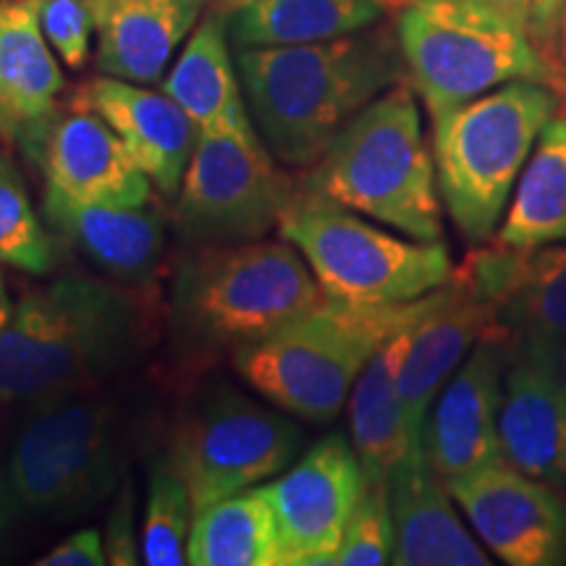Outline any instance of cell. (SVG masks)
Returning a JSON list of instances; mask_svg holds the SVG:
<instances>
[{"mask_svg": "<svg viewBox=\"0 0 566 566\" xmlns=\"http://www.w3.org/2000/svg\"><path fill=\"white\" fill-rule=\"evenodd\" d=\"M480 541L509 566L566 564V501L509 462L443 480Z\"/></svg>", "mask_w": 566, "mask_h": 566, "instance_id": "12", "label": "cell"}, {"mask_svg": "<svg viewBox=\"0 0 566 566\" xmlns=\"http://www.w3.org/2000/svg\"><path fill=\"white\" fill-rule=\"evenodd\" d=\"M132 334L134 307L116 286L61 275L32 289L0 331V401L84 391L118 363Z\"/></svg>", "mask_w": 566, "mask_h": 566, "instance_id": "4", "label": "cell"}, {"mask_svg": "<svg viewBox=\"0 0 566 566\" xmlns=\"http://www.w3.org/2000/svg\"><path fill=\"white\" fill-rule=\"evenodd\" d=\"M296 424L237 391H218L184 417L171 467L187 485L195 514L265 480L279 478L300 451Z\"/></svg>", "mask_w": 566, "mask_h": 566, "instance_id": "10", "label": "cell"}, {"mask_svg": "<svg viewBox=\"0 0 566 566\" xmlns=\"http://www.w3.org/2000/svg\"><path fill=\"white\" fill-rule=\"evenodd\" d=\"M279 231L307 260L323 294L344 304L415 302L454 275L443 242L394 237L359 212L300 187Z\"/></svg>", "mask_w": 566, "mask_h": 566, "instance_id": "7", "label": "cell"}, {"mask_svg": "<svg viewBox=\"0 0 566 566\" xmlns=\"http://www.w3.org/2000/svg\"><path fill=\"white\" fill-rule=\"evenodd\" d=\"M192 566H283L279 525L263 485L195 514L187 541Z\"/></svg>", "mask_w": 566, "mask_h": 566, "instance_id": "26", "label": "cell"}, {"mask_svg": "<svg viewBox=\"0 0 566 566\" xmlns=\"http://www.w3.org/2000/svg\"><path fill=\"white\" fill-rule=\"evenodd\" d=\"M45 187L80 202L139 208L153 202V181L124 139L95 111L71 103L55 111L34 160Z\"/></svg>", "mask_w": 566, "mask_h": 566, "instance_id": "16", "label": "cell"}, {"mask_svg": "<svg viewBox=\"0 0 566 566\" xmlns=\"http://www.w3.org/2000/svg\"><path fill=\"white\" fill-rule=\"evenodd\" d=\"M506 334H488L446 380L422 428V449L443 480L501 462L499 409L506 373Z\"/></svg>", "mask_w": 566, "mask_h": 566, "instance_id": "14", "label": "cell"}, {"mask_svg": "<svg viewBox=\"0 0 566 566\" xmlns=\"http://www.w3.org/2000/svg\"><path fill=\"white\" fill-rule=\"evenodd\" d=\"M97 34V69L153 84L195 32L205 0H87Z\"/></svg>", "mask_w": 566, "mask_h": 566, "instance_id": "22", "label": "cell"}, {"mask_svg": "<svg viewBox=\"0 0 566 566\" xmlns=\"http://www.w3.org/2000/svg\"><path fill=\"white\" fill-rule=\"evenodd\" d=\"M401 0H233L226 32L233 45H307L370 30Z\"/></svg>", "mask_w": 566, "mask_h": 566, "instance_id": "24", "label": "cell"}, {"mask_svg": "<svg viewBox=\"0 0 566 566\" xmlns=\"http://www.w3.org/2000/svg\"><path fill=\"white\" fill-rule=\"evenodd\" d=\"M472 3L506 19L533 45V51L556 76L558 92L566 95L564 0H472Z\"/></svg>", "mask_w": 566, "mask_h": 566, "instance_id": "32", "label": "cell"}, {"mask_svg": "<svg viewBox=\"0 0 566 566\" xmlns=\"http://www.w3.org/2000/svg\"><path fill=\"white\" fill-rule=\"evenodd\" d=\"M13 307H17V302L11 300L9 286H6V275H3V271H0V331H3V325L11 321Z\"/></svg>", "mask_w": 566, "mask_h": 566, "instance_id": "36", "label": "cell"}, {"mask_svg": "<svg viewBox=\"0 0 566 566\" xmlns=\"http://www.w3.org/2000/svg\"><path fill=\"white\" fill-rule=\"evenodd\" d=\"M294 189L260 137L200 132L174 218L197 247L254 242L279 229Z\"/></svg>", "mask_w": 566, "mask_h": 566, "instance_id": "11", "label": "cell"}, {"mask_svg": "<svg viewBox=\"0 0 566 566\" xmlns=\"http://www.w3.org/2000/svg\"><path fill=\"white\" fill-rule=\"evenodd\" d=\"M396 530L394 564L399 566H488L491 558L459 520L443 478L409 446L388 475Z\"/></svg>", "mask_w": 566, "mask_h": 566, "instance_id": "20", "label": "cell"}, {"mask_svg": "<svg viewBox=\"0 0 566 566\" xmlns=\"http://www.w3.org/2000/svg\"><path fill=\"white\" fill-rule=\"evenodd\" d=\"M495 242L514 250L566 242V118H558V113L530 153Z\"/></svg>", "mask_w": 566, "mask_h": 566, "instance_id": "27", "label": "cell"}, {"mask_svg": "<svg viewBox=\"0 0 566 566\" xmlns=\"http://www.w3.org/2000/svg\"><path fill=\"white\" fill-rule=\"evenodd\" d=\"M396 38L407 82L430 118L509 82L558 90L533 45L506 19L472 0H405L396 11Z\"/></svg>", "mask_w": 566, "mask_h": 566, "instance_id": "8", "label": "cell"}, {"mask_svg": "<svg viewBox=\"0 0 566 566\" xmlns=\"http://www.w3.org/2000/svg\"><path fill=\"white\" fill-rule=\"evenodd\" d=\"M504 462L554 488H566V388L554 352L516 346L499 409Z\"/></svg>", "mask_w": 566, "mask_h": 566, "instance_id": "17", "label": "cell"}, {"mask_svg": "<svg viewBox=\"0 0 566 566\" xmlns=\"http://www.w3.org/2000/svg\"><path fill=\"white\" fill-rule=\"evenodd\" d=\"M226 34L221 17H208L197 24L179 61L163 80V92L187 111L200 132L260 137Z\"/></svg>", "mask_w": 566, "mask_h": 566, "instance_id": "23", "label": "cell"}, {"mask_svg": "<svg viewBox=\"0 0 566 566\" xmlns=\"http://www.w3.org/2000/svg\"><path fill=\"white\" fill-rule=\"evenodd\" d=\"M0 265L48 275L59 265V247L32 208L30 192L9 155L0 150Z\"/></svg>", "mask_w": 566, "mask_h": 566, "instance_id": "29", "label": "cell"}, {"mask_svg": "<svg viewBox=\"0 0 566 566\" xmlns=\"http://www.w3.org/2000/svg\"><path fill=\"white\" fill-rule=\"evenodd\" d=\"M564 69H566V0H564Z\"/></svg>", "mask_w": 566, "mask_h": 566, "instance_id": "38", "label": "cell"}, {"mask_svg": "<svg viewBox=\"0 0 566 566\" xmlns=\"http://www.w3.org/2000/svg\"><path fill=\"white\" fill-rule=\"evenodd\" d=\"M13 509H17V504H13V493H11V485H9V475H6V470L0 467V535H3L6 525H9Z\"/></svg>", "mask_w": 566, "mask_h": 566, "instance_id": "35", "label": "cell"}, {"mask_svg": "<svg viewBox=\"0 0 566 566\" xmlns=\"http://www.w3.org/2000/svg\"><path fill=\"white\" fill-rule=\"evenodd\" d=\"M244 101L281 166L310 168L375 97L407 80L396 30H363L307 45L242 48Z\"/></svg>", "mask_w": 566, "mask_h": 566, "instance_id": "1", "label": "cell"}, {"mask_svg": "<svg viewBox=\"0 0 566 566\" xmlns=\"http://www.w3.org/2000/svg\"><path fill=\"white\" fill-rule=\"evenodd\" d=\"M42 32L69 69H82L92 53V19L87 0H38Z\"/></svg>", "mask_w": 566, "mask_h": 566, "instance_id": "33", "label": "cell"}, {"mask_svg": "<svg viewBox=\"0 0 566 566\" xmlns=\"http://www.w3.org/2000/svg\"><path fill=\"white\" fill-rule=\"evenodd\" d=\"M195 509L187 485L168 464L155 467L147 491L145 522H142V564L181 566L187 564V541Z\"/></svg>", "mask_w": 566, "mask_h": 566, "instance_id": "30", "label": "cell"}, {"mask_svg": "<svg viewBox=\"0 0 566 566\" xmlns=\"http://www.w3.org/2000/svg\"><path fill=\"white\" fill-rule=\"evenodd\" d=\"M499 328L516 346L556 352L566 342V244L527 252L512 296L499 315Z\"/></svg>", "mask_w": 566, "mask_h": 566, "instance_id": "28", "label": "cell"}, {"mask_svg": "<svg viewBox=\"0 0 566 566\" xmlns=\"http://www.w3.org/2000/svg\"><path fill=\"white\" fill-rule=\"evenodd\" d=\"M357 451L344 436H328L263 485L279 525L283 566H328L363 493Z\"/></svg>", "mask_w": 566, "mask_h": 566, "instance_id": "13", "label": "cell"}, {"mask_svg": "<svg viewBox=\"0 0 566 566\" xmlns=\"http://www.w3.org/2000/svg\"><path fill=\"white\" fill-rule=\"evenodd\" d=\"M558 105L562 92L551 84L509 82L433 118L438 192L470 244L499 233L522 166Z\"/></svg>", "mask_w": 566, "mask_h": 566, "instance_id": "5", "label": "cell"}, {"mask_svg": "<svg viewBox=\"0 0 566 566\" xmlns=\"http://www.w3.org/2000/svg\"><path fill=\"white\" fill-rule=\"evenodd\" d=\"M554 363H556L558 375H562V384L566 388V342L554 352Z\"/></svg>", "mask_w": 566, "mask_h": 566, "instance_id": "37", "label": "cell"}, {"mask_svg": "<svg viewBox=\"0 0 566 566\" xmlns=\"http://www.w3.org/2000/svg\"><path fill=\"white\" fill-rule=\"evenodd\" d=\"M63 87L38 0H0V142L34 160Z\"/></svg>", "mask_w": 566, "mask_h": 566, "instance_id": "19", "label": "cell"}, {"mask_svg": "<svg viewBox=\"0 0 566 566\" xmlns=\"http://www.w3.org/2000/svg\"><path fill=\"white\" fill-rule=\"evenodd\" d=\"M45 221L59 237L82 250L97 268L129 286H145L158 271L166 229L153 202L139 208H108L80 202L45 187Z\"/></svg>", "mask_w": 566, "mask_h": 566, "instance_id": "21", "label": "cell"}, {"mask_svg": "<svg viewBox=\"0 0 566 566\" xmlns=\"http://www.w3.org/2000/svg\"><path fill=\"white\" fill-rule=\"evenodd\" d=\"M415 325L388 338L375 352L349 394V433L365 480H388L396 462L412 446L405 424V407H401L399 370L412 342Z\"/></svg>", "mask_w": 566, "mask_h": 566, "instance_id": "25", "label": "cell"}, {"mask_svg": "<svg viewBox=\"0 0 566 566\" xmlns=\"http://www.w3.org/2000/svg\"><path fill=\"white\" fill-rule=\"evenodd\" d=\"M300 189L417 242H441L436 160L424 145L412 84H394L359 111L307 168Z\"/></svg>", "mask_w": 566, "mask_h": 566, "instance_id": "2", "label": "cell"}, {"mask_svg": "<svg viewBox=\"0 0 566 566\" xmlns=\"http://www.w3.org/2000/svg\"><path fill=\"white\" fill-rule=\"evenodd\" d=\"M396 530L391 514L388 480H365L354 506L344 541L338 546L336 566H380L394 564ZM331 564V566H334Z\"/></svg>", "mask_w": 566, "mask_h": 566, "instance_id": "31", "label": "cell"}, {"mask_svg": "<svg viewBox=\"0 0 566 566\" xmlns=\"http://www.w3.org/2000/svg\"><path fill=\"white\" fill-rule=\"evenodd\" d=\"M323 296L294 244L254 239L189 254L174 286V313L200 344L242 349L315 310Z\"/></svg>", "mask_w": 566, "mask_h": 566, "instance_id": "6", "label": "cell"}, {"mask_svg": "<svg viewBox=\"0 0 566 566\" xmlns=\"http://www.w3.org/2000/svg\"><path fill=\"white\" fill-rule=\"evenodd\" d=\"M499 328V304L478 289L462 268H454L449 283L436 289L430 310L415 325L412 342L399 370V394L405 407L409 443H422L424 417L454 375L467 352Z\"/></svg>", "mask_w": 566, "mask_h": 566, "instance_id": "15", "label": "cell"}, {"mask_svg": "<svg viewBox=\"0 0 566 566\" xmlns=\"http://www.w3.org/2000/svg\"><path fill=\"white\" fill-rule=\"evenodd\" d=\"M6 475L21 512L69 520L97 509L118 483L111 405L82 391L34 401Z\"/></svg>", "mask_w": 566, "mask_h": 566, "instance_id": "9", "label": "cell"}, {"mask_svg": "<svg viewBox=\"0 0 566 566\" xmlns=\"http://www.w3.org/2000/svg\"><path fill=\"white\" fill-rule=\"evenodd\" d=\"M433 300L436 292L399 304H344L323 296L273 336L233 352V367L286 415L331 422L375 352L420 321Z\"/></svg>", "mask_w": 566, "mask_h": 566, "instance_id": "3", "label": "cell"}, {"mask_svg": "<svg viewBox=\"0 0 566 566\" xmlns=\"http://www.w3.org/2000/svg\"><path fill=\"white\" fill-rule=\"evenodd\" d=\"M108 564V548L103 546V533L97 527L76 530L66 541L48 551L38 566H103Z\"/></svg>", "mask_w": 566, "mask_h": 566, "instance_id": "34", "label": "cell"}, {"mask_svg": "<svg viewBox=\"0 0 566 566\" xmlns=\"http://www.w3.org/2000/svg\"><path fill=\"white\" fill-rule=\"evenodd\" d=\"M71 103L105 118L158 192L176 197L200 129L171 95L103 74L82 84Z\"/></svg>", "mask_w": 566, "mask_h": 566, "instance_id": "18", "label": "cell"}]
</instances>
